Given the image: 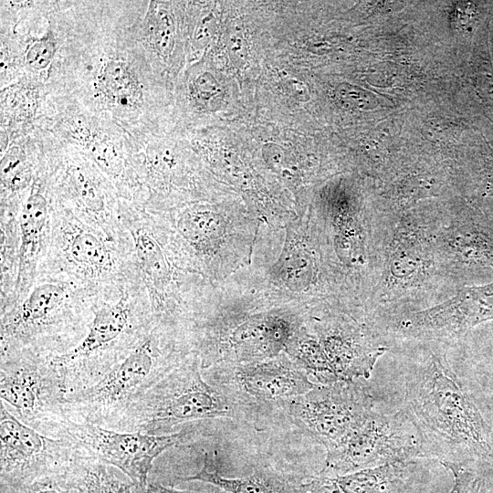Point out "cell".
<instances>
[{"instance_id": "cell-24", "label": "cell", "mask_w": 493, "mask_h": 493, "mask_svg": "<svg viewBox=\"0 0 493 493\" xmlns=\"http://www.w3.org/2000/svg\"><path fill=\"white\" fill-rule=\"evenodd\" d=\"M181 479L206 482L228 493H296V485L267 471H258L245 477H223L218 469L215 452H206L201 469L194 475Z\"/></svg>"}, {"instance_id": "cell-14", "label": "cell", "mask_w": 493, "mask_h": 493, "mask_svg": "<svg viewBox=\"0 0 493 493\" xmlns=\"http://www.w3.org/2000/svg\"><path fill=\"white\" fill-rule=\"evenodd\" d=\"M286 402L297 426L326 451L339 446L373 411L374 404L369 392L353 381L317 384Z\"/></svg>"}, {"instance_id": "cell-19", "label": "cell", "mask_w": 493, "mask_h": 493, "mask_svg": "<svg viewBox=\"0 0 493 493\" xmlns=\"http://www.w3.org/2000/svg\"><path fill=\"white\" fill-rule=\"evenodd\" d=\"M52 207V194L44 160L16 213L17 267L13 299L7 308L24 299L34 287L40 259L50 239Z\"/></svg>"}, {"instance_id": "cell-3", "label": "cell", "mask_w": 493, "mask_h": 493, "mask_svg": "<svg viewBox=\"0 0 493 493\" xmlns=\"http://www.w3.org/2000/svg\"><path fill=\"white\" fill-rule=\"evenodd\" d=\"M370 282L373 318L406 311L447 278L439 264L431 222L403 215L384 224Z\"/></svg>"}, {"instance_id": "cell-13", "label": "cell", "mask_w": 493, "mask_h": 493, "mask_svg": "<svg viewBox=\"0 0 493 493\" xmlns=\"http://www.w3.org/2000/svg\"><path fill=\"white\" fill-rule=\"evenodd\" d=\"M50 239L62 271L84 288L121 283L123 262L115 241L79 219L52 198Z\"/></svg>"}, {"instance_id": "cell-33", "label": "cell", "mask_w": 493, "mask_h": 493, "mask_svg": "<svg viewBox=\"0 0 493 493\" xmlns=\"http://www.w3.org/2000/svg\"><path fill=\"white\" fill-rule=\"evenodd\" d=\"M143 493H201L192 490H178L173 488H167L159 483L147 484Z\"/></svg>"}, {"instance_id": "cell-28", "label": "cell", "mask_w": 493, "mask_h": 493, "mask_svg": "<svg viewBox=\"0 0 493 493\" xmlns=\"http://www.w3.org/2000/svg\"><path fill=\"white\" fill-rule=\"evenodd\" d=\"M454 476L451 493H481L480 476L466 464L441 462Z\"/></svg>"}, {"instance_id": "cell-4", "label": "cell", "mask_w": 493, "mask_h": 493, "mask_svg": "<svg viewBox=\"0 0 493 493\" xmlns=\"http://www.w3.org/2000/svg\"><path fill=\"white\" fill-rule=\"evenodd\" d=\"M197 355L181 361L134 399L110 429L171 434L180 424L232 414L230 400L202 377Z\"/></svg>"}, {"instance_id": "cell-1", "label": "cell", "mask_w": 493, "mask_h": 493, "mask_svg": "<svg viewBox=\"0 0 493 493\" xmlns=\"http://www.w3.org/2000/svg\"><path fill=\"white\" fill-rule=\"evenodd\" d=\"M147 1H65L47 87L127 132L157 123L160 73L139 37Z\"/></svg>"}, {"instance_id": "cell-6", "label": "cell", "mask_w": 493, "mask_h": 493, "mask_svg": "<svg viewBox=\"0 0 493 493\" xmlns=\"http://www.w3.org/2000/svg\"><path fill=\"white\" fill-rule=\"evenodd\" d=\"M53 200L118 242L123 236L116 188L79 150L39 129Z\"/></svg>"}, {"instance_id": "cell-26", "label": "cell", "mask_w": 493, "mask_h": 493, "mask_svg": "<svg viewBox=\"0 0 493 493\" xmlns=\"http://www.w3.org/2000/svg\"><path fill=\"white\" fill-rule=\"evenodd\" d=\"M412 462H397L335 477L342 493H393L405 479Z\"/></svg>"}, {"instance_id": "cell-12", "label": "cell", "mask_w": 493, "mask_h": 493, "mask_svg": "<svg viewBox=\"0 0 493 493\" xmlns=\"http://www.w3.org/2000/svg\"><path fill=\"white\" fill-rule=\"evenodd\" d=\"M79 449L67 435L50 436L24 424L1 401L0 466L5 487L63 478Z\"/></svg>"}, {"instance_id": "cell-31", "label": "cell", "mask_w": 493, "mask_h": 493, "mask_svg": "<svg viewBox=\"0 0 493 493\" xmlns=\"http://www.w3.org/2000/svg\"><path fill=\"white\" fill-rule=\"evenodd\" d=\"M296 493H342L335 477L320 475L296 485Z\"/></svg>"}, {"instance_id": "cell-22", "label": "cell", "mask_w": 493, "mask_h": 493, "mask_svg": "<svg viewBox=\"0 0 493 493\" xmlns=\"http://www.w3.org/2000/svg\"><path fill=\"white\" fill-rule=\"evenodd\" d=\"M1 129L8 134L37 128L47 117L50 90L37 79L22 78L1 89Z\"/></svg>"}, {"instance_id": "cell-10", "label": "cell", "mask_w": 493, "mask_h": 493, "mask_svg": "<svg viewBox=\"0 0 493 493\" xmlns=\"http://www.w3.org/2000/svg\"><path fill=\"white\" fill-rule=\"evenodd\" d=\"M135 329L126 293L98 307L83 338L55 355L66 368L68 393L93 383L148 334H135Z\"/></svg>"}, {"instance_id": "cell-21", "label": "cell", "mask_w": 493, "mask_h": 493, "mask_svg": "<svg viewBox=\"0 0 493 493\" xmlns=\"http://www.w3.org/2000/svg\"><path fill=\"white\" fill-rule=\"evenodd\" d=\"M234 381L240 391L259 401H288L317 385L304 371L284 358L238 367Z\"/></svg>"}, {"instance_id": "cell-20", "label": "cell", "mask_w": 493, "mask_h": 493, "mask_svg": "<svg viewBox=\"0 0 493 493\" xmlns=\"http://www.w3.org/2000/svg\"><path fill=\"white\" fill-rule=\"evenodd\" d=\"M320 342L340 381L369 378L386 347L372 328L344 319L331 320L319 330Z\"/></svg>"}, {"instance_id": "cell-2", "label": "cell", "mask_w": 493, "mask_h": 493, "mask_svg": "<svg viewBox=\"0 0 493 493\" xmlns=\"http://www.w3.org/2000/svg\"><path fill=\"white\" fill-rule=\"evenodd\" d=\"M404 410L420 431L430 457L493 466V435L443 355L431 353L410 374Z\"/></svg>"}, {"instance_id": "cell-16", "label": "cell", "mask_w": 493, "mask_h": 493, "mask_svg": "<svg viewBox=\"0 0 493 493\" xmlns=\"http://www.w3.org/2000/svg\"><path fill=\"white\" fill-rule=\"evenodd\" d=\"M187 435L184 431L166 435L118 431L71 417L62 426V435L99 461L118 467L142 492L155 458L182 443Z\"/></svg>"}, {"instance_id": "cell-18", "label": "cell", "mask_w": 493, "mask_h": 493, "mask_svg": "<svg viewBox=\"0 0 493 493\" xmlns=\"http://www.w3.org/2000/svg\"><path fill=\"white\" fill-rule=\"evenodd\" d=\"M120 219L127 233L133 264L147 288L154 329L163 324L171 310L173 269L163 246L151 225L149 212L140 204L121 201Z\"/></svg>"}, {"instance_id": "cell-29", "label": "cell", "mask_w": 493, "mask_h": 493, "mask_svg": "<svg viewBox=\"0 0 493 493\" xmlns=\"http://www.w3.org/2000/svg\"><path fill=\"white\" fill-rule=\"evenodd\" d=\"M336 97L342 105L349 108L371 109L373 98L365 90L349 84L340 85L336 89Z\"/></svg>"}, {"instance_id": "cell-25", "label": "cell", "mask_w": 493, "mask_h": 493, "mask_svg": "<svg viewBox=\"0 0 493 493\" xmlns=\"http://www.w3.org/2000/svg\"><path fill=\"white\" fill-rule=\"evenodd\" d=\"M64 481L70 489L79 493H132L134 486L119 479L107 465L81 448L68 467Z\"/></svg>"}, {"instance_id": "cell-17", "label": "cell", "mask_w": 493, "mask_h": 493, "mask_svg": "<svg viewBox=\"0 0 493 493\" xmlns=\"http://www.w3.org/2000/svg\"><path fill=\"white\" fill-rule=\"evenodd\" d=\"M439 264L450 283L493 273V223L472 215L434 221Z\"/></svg>"}, {"instance_id": "cell-27", "label": "cell", "mask_w": 493, "mask_h": 493, "mask_svg": "<svg viewBox=\"0 0 493 493\" xmlns=\"http://www.w3.org/2000/svg\"><path fill=\"white\" fill-rule=\"evenodd\" d=\"M286 347L299 362L300 369L318 380L320 384H331L340 381L320 342L313 337L302 335L293 342L289 341Z\"/></svg>"}, {"instance_id": "cell-7", "label": "cell", "mask_w": 493, "mask_h": 493, "mask_svg": "<svg viewBox=\"0 0 493 493\" xmlns=\"http://www.w3.org/2000/svg\"><path fill=\"white\" fill-rule=\"evenodd\" d=\"M158 339L152 330L97 381L70 392L69 416L110 428L134 399L181 362L166 357Z\"/></svg>"}, {"instance_id": "cell-5", "label": "cell", "mask_w": 493, "mask_h": 493, "mask_svg": "<svg viewBox=\"0 0 493 493\" xmlns=\"http://www.w3.org/2000/svg\"><path fill=\"white\" fill-rule=\"evenodd\" d=\"M66 368L55 353L22 349L1 353L0 397L21 422L50 436H62L68 413Z\"/></svg>"}, {"instance_id": "cell-32", "label": "cell", "mask_w": 493, "mask_h": 493, "mask_svg": "<svg viewBox=\"0 0 493 493\" xmlns=\"http://www.w3.org/2000/svg\"><path fill=\"white\" fill-rule=\"evenodd\" d=\"M484 194L493 197V153L485 160Z\"/></svg>"}, {"instance_id": "cell-9", "label": "cell", "mask_w": 493, "mask_h": 493, "mask_svg": "<svg viewBox=\"0 0 493 493\" xmlns=\"http://www.w3.org/2000/svg\"><path fill=\"white\" fill-rule=\"evenodd\" d=\"M423 457H430L429 451L404 409L393 414L372 411L339 446L327 451L320 475L335 477Z\"/></svg>"}, {"instance_id": "cell-23", "label": "cell", "mask_w": 493, "mask_h": 493, "mask_svg": "<svg viewBox=\"0 0 493 493\" xmlns=\"http://www.w3.org/2000/svg\"><path fill=\"white\" fill-rule=\"evenodd\" d=\"M171 2L147 1L139 27V40L150 60L161 72L175 47L176 26Z\"/></svg>"}, {"instance_id": "cell-11", "label": "cell", "mask_w": 493, "mask_h": 493, "mask_svg": "<svg viewBox=\"0 0 493 493\" xmlns=\"http://www.w3.org/2000/svg\"><path fill=\"white\" fill-rule=\"evenodd\" d=\"M72 287L63 281L35 285L28 294L1 314V353L30 349L58 354L64 336L78 321L67 310Z\"/></svg>"}, {"instance_id": "cell-8", "label": "cell", "mask_w": 493, "mask_h": 493, "mask_svg": "<svg viewBox=\"0 0 493 493\" xmlns=\"http://www.w3.org/2000/svg\"><path fill=\"white\" fill-rule=\"evenodd\" d=\"M51 95L48 115L40 128L83 152L122 200L142 205V190L131 162L129 133L65 97Z\"/></svg>"}, {"instance_id": "cell-30", "label": "cell", "mask_w": 493, "mask_h": 493, "mask_svg": "<svg viewBox=\"0 0 493 493\" xmlns=\"http://www.w3.org/2000/svg\"><path fill=\"white\" fill-rule=\"evenodd\" d=\"M15 493H68L70 488L64 482V478H45L32 484L9 488Z\"/></svg>"}, {"instance_id": "cell-15", "label": "cell", "mask_w": 493, "mask_h": 493, "mask_svg": "<svg viewBox=\"0 0 493 493\" xmlns=\"http://www.w3.org/2000/svg\"><path fill=\"white\" fill-rule=\"evenodd\" d=\"M493 320V281L463 286L452 297L422 309L386 315L377 328L396 337L422 341H451Z\"/></svg>"}]
</instances>
